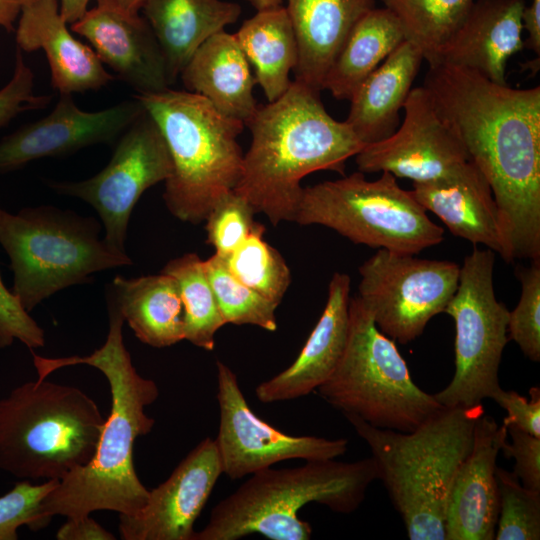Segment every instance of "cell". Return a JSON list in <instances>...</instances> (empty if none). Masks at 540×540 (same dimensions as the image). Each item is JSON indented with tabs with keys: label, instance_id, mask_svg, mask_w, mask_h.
Listing matches in <instances>:
<instances>
[{
	"label": "cell",
	"instance_id": "obj_28",
	"mask_svg": "<svg viewBox=\"0 0 540 540\" xmlns=\"http://www.w3.org/2000/svg\"><path fill=\"white\" fill-rule=\"evenodd\" d=\"M106 297L144 344L163 348L184 340V310L177 281L160 273L136 278L116 275Z\"/></svg>",
	"mask_w": 540,
	"mask_h": 540
},
{
	"label": "cell",
	"instance_id": "obj_47",
	"mask_svg": "<svg viewBox=\"0 0 540 540\" xmlns=\"http://www.w3.org/2000/svg\"><path fill=\"white\" fill-rule=\"evenodd\" d=\"M121 8L131 13H139L147 0H114Z\"/></svg>",
	"mask_w": 540,
	"mask_h": 540
},
{
	"label": "cell",
	"instance_id": "obj_44",
	"mask_svg": "<svg viewBox=\"0 0 540 540\" xmlns=\"http://www.w3.org/2000/svg\"><path fill=\"white\" fill-rule=\"evenodd\" d=\"M523 29L528 33L524 47L529 48L540 56V0H531L525 5L522 14Z\"/></svg>",
	"mask_w": 540,
	"mask_h": 540
},
{
	"label": "cell",
	"instance_id": "obj_31",
	"mask_svg": "<svg viewBox=\"0 0 540 540\" xmlns=\"http://www.w3.org/2000/svg\"><path fill=\"white\" fill-rule=\"evenodd\" d=\"M398 20L405 40L416 45L428 65L458 30L474 0H381Z\"/></svg>",
	"mask_w": 540,
	"mask_h": 540
},
{
	"label": "cell",
	"instance_id": "obj_41",
	"mask_svg": "<svg viewBox=\"0 0 540 540\" xmlns=\"http://www.w3.org/2000/svg\"><path fill=\"white\" fill-rule=\"evenodd\" d=\"M507 439L502 443L500 451L506 458L515 460L513 472L521 484L531 490L540 491V438L535 437L514 425H508Z\"/></svg>",
	"mask_w": 540,
	"mask_h": 540
},
{
	"label": "cell",
	"instance_id": "obj_25",
	"mask_svg": "<svg viewBox=\"0 0 540 540\" xmlns=\"http://www.w3.org/2000/svg\"><path fill=\"white\" fill-rule=\"evenodd\" d=\"M187 91L205 97L219 112L247 124L257 110L250 63L235 34L208 38L180 73Z\"/></svg>",
	"mask_w": 540,
	"mask_h": 540
},
{
	"label": "cell",
	"instance_id": "obj_21",
	"mask_svg": "<svg viewBox=\"0 0 540 540\" xmlns=\"http://www.w3.org/2000/svg\"><path fill=\"white\" fill-rule=\"evenodd\" d=\"M59 10L58 0H29L18 17L17 48L44 50L51 84L60 94L83 93L108 85L113 77L94 50L76 39Z\"/></svg>",
	"mask_w": 540,
	"mask_h": 540
},
{
	"label": "cell",
	"instance_id": "obj_36",
	"mask_svg": "<svg viewBox=\"0 0 540 540\" xmlns=\"http://www.w3.org/2000/svg\"><path fill=\"white\" fill-rule=\"evenodd\" d=\"M521 296L514 310L509 311L507 333L533 362L540 361V259L529 267H518Z\"/></svg>",
	"mask_w": 540,
	"mask_h": 540
},
{
	"label": "cell",
	"instance_id": "obj_43",
	"mask_svg": "<svg viewBox=\"0 0 540 540\" xmlns=\"http://www.w3.org/2000/svg\"><path fill=\"white\" fill-rule=\"evenodd\" d=\"M58 540H115L116 537L90 515L68 518L57 530Z\"/></svg>",
	"mask_w": 540,
	"mask_h": 540
},
{
	"label": "cell",
	"instance_id": "obj_14",
	"mask_svg": "<svg viewBox=\"0 0 540 540\" xmlns=\"http://www.w3.org/2000/svg\"><path fill=\"white\" fill-rule=\"evenodd\" d=\"M216 367L219 429L215 442L222 473L231 480L285 460H328L346 453L345 438L294 436L261 420L249 407L234 371L221 361Z\"/></svg>",
	"mask_w": 540,
	"mask_h": 540
},
{
	"label": "cell",
	"instance_id": "obj_3",
	"mask_svg": "<svg viewBox=\"0 0 540 540\" xmlns=\"http://www.w3.org/2000/svg\"><path fill=\"white\" fill-rule=\"evenodd\" d=\"M246 126L251 143L234 191L273 225L294 221L305 176L344 174L347 160L365 146L326 111L319 92L295 80L277 100L258 105Z\"/></svg>",
	"mask_w": 540,
	"mask_h": 540
},
{
	"label": "cell",
	"instance_id": "obj_37",
	"mask_svg": "<svg viewBox=\"0 0 540 540\" xmlns=\"http://www.w3.org/2000/svg\"><path fill=\"white\" fill-rule=\"evenodd\" d=\"M255 214L249 201L234 190L222 196L205 219L207 243L215 254L226 256L235 250L258 223Z\"/></svg>",
	"mask_w": 540,
	"mask_h": 540
},
{
	"label": "cell",
	"instance_id": "obj_20",
	"mask_svg": "<svg viewBox=\"0 0 540 540\" xmlns=\"http://www.w3.org/2000/svg\"><path fill=\"white\" fill-rule=\"evenodd\" d=\"M351 280L334 273L322 315L294 362L260 383L255 394L262 403L294 400L316 390L334 372L344 353L349 331Z\"/></svg>",
	"mask_w": 540,
	"mask_h": 540
},
{
	"label": "cell",
	"instance_id": "obj_34",
	"mask_svg": "<svg viewBox=\"0 0 540 540\" xmlns=\"http://www.w3.org/2000/svg\"><path fill=\"white\" fill-rule=\"evenodd\" d=\"M204 264L226 324L254 325L267 331L277 329L275 304L236 279L219 255L214 253Z\"/></svg>",
	"mask_w": 540,
	"mask_h": 540
},
{
	"label": "cell",
	"instance_id": "obj_35",
	"mask_svg": "<svg viewBox=\"0 0 540 540\" xmlns=\"http://www.w3.org/2000/svg\"><path fill=\"white\" fill-rule=\"evenodd\" d=\"M499 514L496 540L540 539V491L524 487L514 472L495 470Z\"/></svg>",
	"mask_w": 540,
	"mask_h": 540
},
{
	"label": "cell",
	"instance_id": "obj_38",
	"mask_svg": "<svg viewBox=\"0 0 540 540\" xmlns=\"http://www.w3.org/2000/svg\"><path fill=\"white\" fill-rule=\"evenodd\" d=\"M58 482L59 480H49L32 484L22 480L0 496V540H16L17 530L21 526L38 530L40 503Z\"/></svg>",
	"mask_w": 540,
	"mask_h": 540
},
{
	"label": "cell",
	"instance_id": "obj_40",
	"mask_svg": "<svg viewBox=\"0 0 540 540\" xmlns=\"http://www.w3.org/2000/svg\"><path fill=\"white\" fill-rule=\"evenodd\" d=\"M19 340L31 351L45 345L44 330L29 315L0 275V348Z\"/></svg>",
	"mask_w": 540,
	"mask_h": 540
},
{
	"label": "cell",
	"instance_id": "obj_16",
	"mask_svg": "<svg viewBox=\"0 0 540 540\" xmlns=\"http://www.w3.org/2000/svg\"><path fill=\"white\" fill-rule=\"evenodd\" d=\"M143 111L135 97L88 112L74 103L72 94H60L48 115L0 139V174L21 169L35 160L63 157L92 145L117 141Z\"/></svg>",
	"mask_w": 540,
	"mask_h": 540
},
{
	"label": "cell",
	"instance_id": "obj_1",
	"mask_svg": "<svg viewBox=\"0 0 540 540\" xmlns=\"http://www.w3.org/2000/svg\"><path fill=\"white\" fill-rule=\"evenodd\" d=\"M428 66L423 86L491 187L506 262L540 259V86L516 89L464 67Z\"/></svg>",
	"mask_w": 540,
	"mask_h": 540
},
{
	"label": "cell",
	"instance_id": "obj_29",
	"mask_svg": "<svg viewBox=\"0 0 540 540\" xmlns=\"http://www.w3.org/2000/svg\"><path fill=\"white\" fill-rule=\"evenodd\" d=\"M254 78L268 102L281 97L290 87V73L298 62V47L285 6L257 11L235 34Z\"/></svg>",
	"mask_w": 540,
	"mask_h": 540
},
{
	"label": "cell",
	"instance_id": "obj_32",
	"mask_svg": "<svg viewBox=\"0 0 540 540\" xmlns=\"http://www.w3.org/2000/svg\"><path fill=\"white\" fill-rule=\"evenodd\" d=\"M178 283L184 310V340L207 351L215 347V335L226 323L209 282L204 260L186 253L161 270Z\"/></svg>",
	"mask_w": 540,
	"mask_h": 540
},
{
	"label": "cell",
	"instance_id": "obj_10",
	"mask_svg": "<svg viewBox=\"0 0 540 540\" xmlns=\"http://www.w3.org/2000/svg\"><path fill=\"white\" fill-rule=\"evenodd\" d=\"M293 222L322 225L356 244L408 255L439 244L444 235L389 172L369 181L358 171L303 188Z\"/></svg>",
	"mask_w": 540,
	"mask_h": 540
},
{
	"label": "cell",
	"instance_id": "obj_18",
	"mask_svg": "<svg viewBox=\"0 0 540 540\" xmlns=\"http://www.w3.org/2000/svg\"><path fill=\"white\" fill-rule=\"evenodd\" d=\"M71 31L84 37L103 64L138 93L169 88L170 81L158 42L145 18L114 0H96Z\"/></svg>",
	"mask_w": 540,
	"mask_h": 540
},
{
	"label": "cell",
	"instance_id": "obj_46",
	"mask_svg": "<svg viewBox=\"0 0 540 540\" xmlns=\"http://www.w3.org/2000/svg\"><path fill=\"white\" fill-rule=\"evenodd\" d=\"M59 10L67 23H74L86 11L90 0H59Z\"/></svg>",
	"mask_w": 540,
	"mask_h": 540
},
{
	"label": "cell",
	"instance_id": "obj_4",
	"mask_svg": "<svg viewBox=\"0 0 540 540\" xmlns=\"http://www.w3.org/2000/svg\"><path fill=\"white\" fill-rule=\"evenodd\" d=\"M483 405L443 407L411 432L371 426L344 414L369 446L378 480L411 540H445V512L454 477L469 454Z\"/></svg>",
	"mask_w": 540,
	"mask_h": 540
},
{
	"label": "cell",
	"instance_id": "obj_8",
	"mask_svg": "<svg viewBox=\"0 0 540 540\" xmlns=\"http://www.w3.org/2000/svg\"><path fill=\"white\" fill-rule=\"evenodd\" d=\"M100 231L96 218L51 205L15 214L0 208V245L10 259L12 292L27 312L62 289L91 282L94 273L133 263Z\"/></svg>",
	"mask_w": 540,
	"mask_h": 540
},
{
	"label": "cell",
	"instance_id": "obj_7",
	"mask_svg": "<svg viewBox=\"0 0 540 540\" xmlns=\"http://www.w3.org/2000/svg\"><path fill=\"white\" fill-rule=\"evenodd\" d=\"M105 419L77 387L25 382L0 399V469L20 480H62L94 456Z\"/></svg>",
	"mask_w": 540,
	"mask_h": 540
},
{
	"label": "cell",
	"instance_id": "obj_48",
	"mask_svg": "<svg viewBox=\"0 0 540 540\" xmlns=\"http://www.w3.org/2000/svg\"><path fill=\"white\" fill-rule=\"evenodd\" d=\"M248 1L257 11L276 8L282 6L284 0H246Z\"/></svg>",
	"mask_w": 540,
	"mask_h": 540
},
{
	"label": "cell",
	"instance_id": "obj_26",
	"mask_svg": "<svg viewBox=\"0 0 540 540\" xmlns=\"http://www.w3.org/2000/svg\"><path fill=\"white\" fill-rule=\"evenodd\" d=\"M424 58L404 40L354 91L345 122L365 145L393 134Z\"/></svg>",
	"mask_w": 540,
	"mask_h": 540
},
{
	"label": "cell",
	"instance_id": "obj_5",
	"mask_svg": "<svg viewBox=\"0 0 540 540\" xmlns=\"http://www.w3.org/2000/svg\"><path fill=\"white\" fill-rule=\"evenodd\" d=\"M378 480L372 457L354 462L306 461L299 467L266 468L251 475L211 511L193 540H237L260 534L271 540H309L311 525L298 516L310 503L350 514Z\"/></svg>",
	"mask_w": 540,
	"mask_h": 540
},
{
	"label": "cell",
	"instance_id": "obj_39",
	"mask_svg": "<svg viewBox=\"0 0 540 540\" xmlns=\"http://www.w3.org/2000/svg\"><path fill=\"white\" fill-rule=\"evenodd\" d=\"M51 97L34 94V74L17 48L14 72L9 82L0 89V128L17 115L44 108Z\"/></svg>",
	"mask_w": 540,
	"mask_h": 540
},
{
	"label": "cell",
	"instance_id": "obj_23",
	"mask_svg": "<svg viewBox=\"0 0 540 540\" xmlns=\"http://www.w3.org/2000/svg\"><path fill=\"white\" fill-rule=\"evenodd\" d=\"M410 193L426 211L439 217L453 235L474 245H485L506 260L499 211L491 187L473 162L450 178L413 183Z\"/></svg>",
	"mask_w": 540,
	"mask_h": 540
},
{
	"label": "cell",
	"instance_id": "obj_12",
	"mask_svg": "<svg viewBox=\"0 0 540 540\" xmlns=\"http://www.w3.org/2000/svg\"><path fill=\"white\" fill-rule=\"evenodd\" d=\"M459 273V265L451 261L378 249L359 267L357 297L382 333L407 344L444 312L458 287Z\"/></svg>",
	"mask_w": 540,
	"mask_h": 540
},
{
	"label": "cell",
	"instance_id": "obj_33",
	"mask_svg": "<svg viewBox=\"0 0 540 540\" xmlns=\"http://www.w3.org/2000/svg\"><path fill=\"white\" fill-rule=\"evenodd\" d=\"M264 232V225L257 223L235 250L220 257L236 279L278 307L291 273L281 254L264 240Z\"/></svg>",
	"mask_w": 540,
	"mask_h": 540
},
{
	"label": "cell",
	"instance_id": "obj_45",
	"mask_svg": "<svg viewBox=\"0 0 540 540\" xmlns=\"http://www.w3.org/2000/svg\"><path fill=\"white\" fill-rule=\"evenodd\" d=\"M29 0H0V27L7 31L14 30L15 21L18 19L22 7Z\"/></svg>",
	"mask_w": 540,
	"mask_h": 540
},
{
	"label": "cell",
	"instance_id": "obj_27",
	"mask_svg": "<svg viewBox=\"0 0 540 540\" xmlns=\"http://www.w3.org/2000/svg\"><path fill=\"white\" fill-rule=\"evenodd\" d=\"M141 9L161 49L170 84L208 38L241 15L239 4L224 0H147Z\"/></svg>",
	"mask_w": 540,
	"mask_h": 540
},
{
	"label": "cell",
	"instance_id": "obj_15",
	"mask_svg": "<svg viewBox=\"0 0 540 540\" xmlns=\"http://www.w3.org/2000/svg\"><path fill=\"white\" fill-rule=\"evenodd\" d=\"M403 110V121L393 134L355 155L360 172H389L413 183H428L450 178L470 162L424 86L410 90Z\"/></svg>",
	"mask_w": 540,
	"mask_h": 540
},
{
	"label": "cell",
	"instance_id": "obj_13",
	"mask_svg": "<svg viewBox=\"0 0 540 540\" xmlns=\"http://www.w3.org/2000/svg\"><path fill=\"white\" fill-rule=\"evenodd\" d=\"M172 163L165 140L145 112L120 135L108 164L81 181L48 180L54 192L81 199L98 213L105 242L126 253L127 227L134 206L150 187L165 182Z\"/></svg>",
	"mask_w": 540,
	"mask_h": 540
},
{
	"label": "cell",
	"instance_id": "obj_22",
	"mask_svg": "<svg viewBox=\"0 0 540 540\" xmlns=\"http://www.w3.org/2000/svg\"><path fill=\"white\" fill-rule=\"evenodd\" d=\"M525 5V0H474L437 63L471 69L493 82L507 84V62L524 48Z\"/></svg>",
	"mask_w": 540,
	"mask_h": 540
},
{
	"label": "cell",
	"instance_id": "obj_30",
	"mask_svg": "<svg viewBox=\"0 0 540 540\" xmlns=\"http://www.w3.org/2000/svg\"><path fill=\"white\" fill-rule=\"evenodd\" d=\"M405 40L396 17L374 7L354 25L323 83L339 100H349L357 87Z\"/></svg>",
	"mask_w": 540,
	"mask_h": 540
},
{
	"label": "cell",
	"instance_id": "obj_6",
	"mask_svg": "<svg viewBox=\"0 0 540 540\" xmlns=\"http://www.w3.org/2000/svg\"><path fill=\"white\" fill-rule=\"evenodd\" d=\"M134 97L158 126L170 154L172 172L163 193L166 207L183 222H204L240 179L244 154L237 138L244 123L187 90L167 88Z\"/></svg>",
	"mask_w": 540,
	"mask_h": 540
},
{
	"label": "cell",
	"instance_id": "obj_19",
	"mask_svg": "<svg viewBox=\"0 0 540 540\" xmlns=\"http://www.w3.org/2000/svg\"><path fill=\"white\" fill-rule=\"evenodd\" d=\"M507 428L483 414L471 450L460 465L447 501L445 540H493L499 514L496 460Z\"/></svg>",
	"mask_w": 540,
	"mask_h": 540
},
{
	"label": "cell",
	"instance_id": "obj_2",
	"mask_svg": "<svg viewBox=\"0 0 540 540\" xmlns=\"http://www.w3.org/2000/svg\"><path fill=\"white\" fill-rule=\"evenodd\" d=\"M107 298L109 329L104 344L86 356L47 358L32 351L39 380L52 372L74 365H89L103 373L111 394L110 415L105 420L92 459L60 480L41 501L38 529L51 518H78L98 510L124 515L138 512L149 490L137 476L133 451L135 440L151 432L154 419L145 407L155 402L159 389L155 381L141 376L123 341L124 319Z\"/></svg>",
	"mask_w": 540,
	"mask_h": 540
},
{
	"label": "cell",
	"instance_id": "obj_11",
	"mask_svg": "<svg viewBox=\"0 0 540 540\" xmlns=\"http://www.w3.org/2000/svg\"><path fill=\"white\" fill-rule=\"evenodd\" d=\"M494 264V251L475 247L464 258L458 287L444 310L455 323V372L433 395L444 407L478 406L501 388L498 372L509 310L495 296Z\"/></svg>",
	"mask_w": 540,
	"mask_h": 540
},
{
	"label": "cell",
	"instance_id": "obj_9",
	"mask_svg": "<svg viewBox=\"0 0 540 540\" xmlns=\"http://www.w3.org/2000/svg\"><path fill=\"white\" fill-rule=\"evenodd\" d=\"M316 391L343 415L400 432L415 430L444 407L414 383L394 340L378 329L357 296L349 302L342 358Z\"/></svg>",
	"mask_w": 540,
	"mask_h": 540
},
{
	"label": "cell",
	"instance_id": "obj_24",
	"mask_svg": "<svg viewBox=\"0 0 540 540\" xmlns=\"http://www.w3.org/2000/svg\"><path fill=\"white\" fill-rule=\"evenodd\" d=\"M298 47L295 81L321 92L354 25L375 0H286Z\"/></svg>",
	"mask_w": 540,
	"mask_h": 540
},
{
	"label": "cell",
	"instance_id": "obj_17",
	"mask_svg": "<svg viewBox=\"0 0 540 540\" xmlns=\"http://www.w3.org/2000/svg\"><path fill=\"white\" fill-rule=\"evenodd\" d=\"M215 439L195 446L160 485L149 490L143 507L119 515L124 540H193L194 523L206 505L220 475Z\"/></svg>",
	"mask_w": 540,
	"mask_h": 540
},
{
	"label": "cell",
	"instance_id": "obj_42",
	"mask_svg": "<svg viewBox=\"0 0 540 540\" xmlns=\"http://www.w3.org/2000/svg\"><path fill=\"white\" fill-rule=\"evenodd\" d=\"M529 393L530 400L514 390L506 391L500 388L491 399L507 412L503 419L505 426L514 425L540 438V389L532 387Z\"/></svg>",
	"mask_w": 540,
	"mask_h": 540
}]
</instances>
